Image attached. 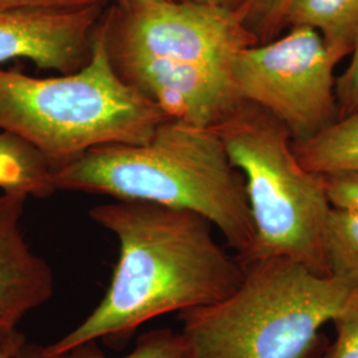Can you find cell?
<instances>
[{"mask_svg":"<svg viewBox=\"0 0 358 358\" xmlns=\"http://www.w3.org/2000/svg\"><path fill=\"white\" fill-rule=\"evenodd\" d=\"M328 273L358 300V213L333 208L325 234Z\"/></svg>","mask_w":358,"mask_h":358,"instance_id":"obj_14","label":"cell"},{"mask_svg":"<svg viewBox=\"0 0 358 358\" xmlns=\"http://www.w3.org/2000/svg\"><path fill=\"white\" fill-rule=\"evenodd\" d=\"M108 4L110 0H0V10H81Z\"/></svg>","mask_w":358,"mask_h":358,"instance_id":"obj_19","label":"cell"},{"mask_svg":"<svg viewBox=\"0 0 358 358\" xmlns=\"http://www.w3.org/2000/svg\"><path fill=\"white\" fill-rule=\"evenodd\" d=\"M333 208L358 213V173L320 176Z\"/></svg>","mask_w":358,"mask_h":358,"instance_id":"obj_16","label":"cell"},{"mask_svg":"<svg viewBox=\"0 0 358 358\" xmlns=\"http://www.w3.org/2000/svg\"><path fill=\"white\" fill-rule=\"evenodd\" d=\"M90 217L115 235L118 260L100 304L47 345L51 352L97 340L124 348L148 321L217 303L243 279L242 263L217 243L213 224L192 211L113 201L94 206Z\"/></svg>","mask_w":358,"mask_h":358,"instance_id":"obj_1","label":"cell"},{"mask_svg":"<svg viewBox=\"0 0 358 358\" xmlns=\"http://www.w3.org/2000/svg\"><path fill=\"white\" fill-rule=\"evenodd\" d=\"M338 117L348 115L358 108V43L349 56L344 72L336 80Z\"/></svg>","mask_w":358,"mask_h":358,"instance_id":"obj_18","label":"cell"},{"mask_svg":"<svg viewBox=\"0 0 358 358\" xmlns=\"http://www.w3.org/2000/svg\"><path fill=\"white\" fill-rule=\"evenodd\" d=\"M27 199L0 192V344L53 294L51 267L31 248L22 229Z\"/></svg>","mask_w":358,"mask_h":358,"instance_id":"obj_9","label":"cell"},{"mask_svg":"<svg viewBox=\"0 0 358 358\" xmlns=\"http://www.w3.org/2000/svg\"><path fill=\"white\" fill-rule=\"evenodd\" d=\"M56 165L13 134L0 131V190L45 199L53 195Z\"/></svg>","mask_w":358,"mask_h":358,"instance_id":"obj_12","label":"cell"},{"mask_svg":"<svg viewBox=\"0 0 358 358\" xmlns=\"http://www.w3.org/2000/svg\"><path fill=\"white\" fill-rule=\"evenodd\" d=\"M167 120L157 103L118 76L99 22L90 62L75 72L35 77L0 68V131L56 166L99 146L143 143Z\"/></svg>","mask_w":358,"mask_h":358,"instance_id":"obj_4","label":"cell"},{"mask_svg":"<svg viewBox=\"0 0 358 358\" xmlns=\"http://www.w3.org/2000/svg\"><path fill=\"white\" fill-rule=\"evenodd\" d=\"M202 4H208V6H214L219 8H224V10H230L236 13L238 8L243 4L244 0H194Z\"/></svg>","mask_w":358,"mask_h":358,"instance_id":"obj_21","label":"cell"},{"mask_svg":"<svg viewBox=\"0 0 358 358\" xmlns=\"http://www.w3.org/2000/svg\"><path fill=\"white\" fill-rule=\"evenodd\" d=\"M336 338L321 358H358V309L333 321Z\"/></svg>","mask_w":358,"mask_h":358,"instance_id":"obj_17","label":"cell"},{"mask_svg":"<svg viewBox=\"0 0 358 358\" xmlns=\"http://www.w3.org/2000/svg\"><path fill=\"white\" fill-rule=\"evenodd\" d=\"M337 64L316 29L289 27L238 52L231 60V78L241 100L273 115L294 142L304 141L338 118Z\"/></svg>","mask_w":358,"mask_h":358,"instance_id":"obj_7","label":"cell"},{"mask_svg":"<svg viewBox=\"0 0 358 358\" xmlns=\"http://www.w3.org/2000/svg\"><path fill=\"white\" fill-rule=\"evenodd\" d=\"M11 358H110L97 345L90 341L73 346L64 352H51L47 345L29 343L26 337L15 349ZM118 358H189L187 346L180 332L162 328L149 331L138 337L133 352Z\"/></svg>","mask_w":358,"mask_h":358,"instance_id":"obj_13","label":"cell"},{"mask_svg":"<svg viewBox=\"0 0 358 358\" xmlns=\"http://www.w3.org/2000/svg\"><path fill=\"white\" fill-rule=\"evenodd\" d=\"M99 24L118 76L171 120L215 128L243 101L231 60L257 40L236 13L194 0L110 3Z\"/></svg>","mask_w":358,"mask_h":358,"instance_id":"obj_2","label":"cell"},{"mask_svg":"<svg viewBox=\"0 0 358 358\" xmlns=\"http://www.w3.org/2000/svg\"><path fill=\"white\" fill-rule=\"evenodd\" d=\"M303 166L317 176L358 173V108L316 136L294 142Z\"/></svg>","mask_w":358,"mask_h":358,"instance_id":"obj_11","label":"cell"},{"mask_svg":"<svg viewBox=\"0 0 358 358\" xmlns=\"http://www.w3.org/2000/svg\"><path fill=\"white\" fill-rule=\"evenodd\" d=\"M26 336L23 333H13V336H10L7 340H4L0 344V358H11L13 357L15 349L20 344V341L24 338Z\"/></svg>","mask_w":358,"mask_h":358,"instance_id":"obj_20","label":"cell"},{"mask_svg":"<svg viewBox=\"0 0 358 358\" xmlns=\"http://www.w3.org/2000/svg\"><path fill=\"white\" fill-rule=\"evenodd\" d=\"M243 266L226 299L178 313L189 358H309L324 325L358 309L332 276L282 257Z\"/></svg>","mask_w":358,"mask_h":358,"instance_id":"obj_5","label":"cell"},{"mask_svg":"<svg viewBox=\"0 0 358 358\" xmlns=\"http://www.w3.org/2000/svg\"><path fill=\"white\" fill-rule=\"evenodd\" d=\"M136 1H180V0H110V3H118V4H128V3H136Z\"/></svg>","mask_w":358,"mask_h":358,"instance_id":"obj_22","label":"cell"},{"mask_svg":"<svg viewBox=\"0 0 358 358\" xmlns=\"http://www.w3.org/2000/svg\"><path fill=\"white\" fill-rule=\"evenodd\" d=\"M299 26L316 29L340 63L357 45L358 0H292L284 27Z\"/></svg>","mask_w":358,"mask_h":358,"instance_id":"obj_10","label":"cell"},{"mask_svg":"<svg viewBox=\"0 0 358 358\" xmlns=\"http://www.w3.org/2000/svg\"><path fill=\"white\" fill-rule=\"evenodd\" d=\"M57 192L189 210L207 219L243 263L254 224L239 170L214 128L167 120L137 145H105L55 169Z\"/></svg>","mask_w":358,"mask_h":358,"instance_id":"obj_3","label":"cell"},{"mask_svg":"<svg viewBox=\"0 0 358 358\" xmlns=\"http://www.w3.org/2000/svg\"><path fill=\"white\" fill-rule=\"evenodd\" d=\"M292 0H244L238 8L243 26L259 43L279 36L285 29V15Z\"/></svg>","mask_w":358,"mask_h":358,"instance_id":"obj_15","label":"cell"},{"mask_svg":"<svg viewBox=\"0 0 358 358\" xmlns=\"http://www.w3.org/2000/svg\"><path fill=\"white\" fill-rule=\"evenodd\" d=\"M215 130L239 170L254 224L248 262L282 257L328 273L325 234L332 210L320 176L303 166L288 129L242 101Z\"/></svg>","mask_w":358,"mask_h":358,"instance_id":"obj_6","label":"cell"},{"mask_svg":"<svg viewBox=\"0 0 358 358\" xmlns=\"http://www.w3.org/2000/svg\"><path fill=\"white\" fill-rule=\"evenodd\" d=\"M103 10H0V64L28 60L40 69L75 72L90 62Z\"/></svg>","mask_w":358,"mask_h":358,"instance_id":"obj_8","label":"cell"}]
</instances>
